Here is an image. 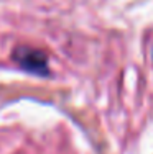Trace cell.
Wrapping results in <instances>:
<instances>
[{
    "mask_svg": "<svg viewBox=\"0 0 153 154\" xmlns=\"http://www.w3.org/2000/svg\"><path fill=\"white\" fill-rule=\"evenodd\" d=\"M12 57L27 72L38 74V75H46L49 72L48 71V56L40 49L28 48V46H18L15 48Z\"/></svg>",
    "mask_w": 153,
    "mask_h": 154,
    "instance_id": "1",
    "label": "cell"
}]
</instances>
